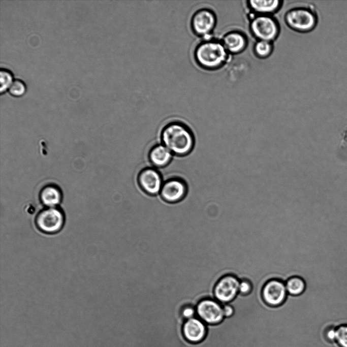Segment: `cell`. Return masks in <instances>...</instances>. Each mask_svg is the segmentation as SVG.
<instances>
[{
  "instance_id": "6da1fadb",
  "label": "cell",
  "mask_w": 347,
  "mask_h": 347,
  "mask_svg": "<svg viewBox=\"0 0 347 347\" xmlns=\"http://www.w3.org/2000/svg\"><path fill=\"white\" fill-rule=\"evenodd\" d=\"M162 144L173 154L184 156L193 150L194 135L190 129L179 122H172L166 125L161 133Z\"/></svg>"
},
{
  "instance_id": "7a4b0ae2",
  "label": "cell",
  "mask_w": 347,
  "mask_h": 347,
  "mask_svg": "<svg viewBox=\"0 0 347 347\" xmlns=\"http://www.w3.org/2000/svg\"><path fill=\"white\" fill-rule=\"evenodd\" d=\"M230 55L220 40L211 38L201 42L194 51L197 64L208 70H216L223 67L228 61Z\"/></svg>"
},
{
  "instance_id": "3957f363",
  "label": "cell",
  "mask_w": 347,
  "mask_h": 347,
  "mask_svg": "<svg viewBox=\"0 0 347 347\" xmlns=\"http://www.w3.org/2000/svg\"><path fill=\"white\" fill-rule=\"evenodd\" d=\"M249 18V28L257 40L273 42L279 33V25L272 15H253Z\"/></svg>"
},
{
  "instance_id": "277c9868",
  "label": "cell",
  "mask_w": 347,
  "mask_h": 347,
  "mask_svg": "<svg viewBox=\"0 0 347 347\" xmlns=\"http://www.w3.org/2000/svg\"><path fill=\"white\" fill-rule=\"evenodd\" d=\"M284 20L290 28L300 33L311 30L317 24V17L313 11L304 6L289 9L285 13Z\"/></svg>"
},
{
  "instance_id": "5b68a950",
  "label": "cell",
  "mask_w": 347,
  "mask_h": 347,
  "mask_svg": "<svg viewBox=\"0 0 347 347\" xmlns=\"http://www.w3.org/2000/svg\"><path fill=\"white\" fill-rule=\"evenodd\" d=\"M216 16L214 12L208 8L198 10L193 15L191 21L193 31L197 36L210 38L216 24Z\"/></svg>"
},
{
  "instance_id": "8992f818",
  "label": "cell",
  "mask_w": 347,
  "mask_h": 347,
  "mask_svg": "<svg viewBox=\"0 0 347 347\" xmlns=\"http://www.w3.org/2000/svg\"><path fill=\"white\" fill-rule=\"evenodd\" d=\"M62 212L55 207H49L40 211L36 218L37 228L46 234L58 232L64 224Z\"/></svg>"
},
{
  "instance_id": "52a82bcc",
  "label": "cell",
  "mask_w": 347,
  "mask_h": 347,
  "mask_svg": "<svg viewBox=\"0 0 347 347\" xmlns=\"http://www.w3.org/2000/svg\"><path fill=\"white\" fill-rule=\"evenodd\" d=\"M196 310L200 319L210 325L219 324L225 318L222 305L212 298L200 300L196 305Z\"/></svg>"
},
{
  "instance_id": "ba28073f",
  "label": "cell",
  "mask_w": 347,
  "mask_h": 347,
  "mask_svg": "<svg viewBox=\"0 0 347 347\" xmlns=\"http://www.w3.org/2000/svg\"><path fill=\"white\" fill-rule=\"evenodd\" d=\"M240 280L231 274L222 277L215 285L213 293L215 300L220 304L233 301L239 293Z\"/></svg>"
},
{
  "instance_id": "9c48e42d",
  "label": "cell",
  "mask_w": 347,
  "mask_h": 347,
  "mask_svg": "<svg viewBox=\"0 0 347 347\" xmlns=\"http://www.w3.org/2000/svg\"><path fill=\"white\" fill-rule=\"evenodd\" d=\"M288 293L285 282L277 279L268 281L262 290L265 302L270 306H278L286 300Z\"/></svg>"
},
{
  "instance_id": "30bf717a",
  "label": "cell",
  "mask_w": 347,
  "mask_h": 347,
  "mask_svg": "<svg viewBox=\"0 0 347 347\" xmlns=\"http://www.w3.org/2000/svg\"><path fill=\"white\" fill-rule=\"evenodd\" d=\"M187 191L186 184L182 179L173 178L163 183L160 193L164 201L173 203L182 200Z\"/></svg>"
},
{
  "instance_id": "8fae6325",
  "label": "cell",
  "mask_w": 347,
  "mask_h": 347,
  "mask_svg": "<svg viewBox=\"0 0 347 347\" xmlns=\"http://www.w3.org/2000/svg\"><path fill=\"white\" fill-rule=\"evenodd\" d=\"M138 181L142 190L151 196L159 193L163 184L161 174L153 168H146L141 171Z\"/></svg>"
},
{
  "instance_id": "7c38bea8",
  "label": "cell",
  "mask_w": 347,
  "mask_h": 347,
  "mask_svg": "<svg viewBox=\"0 0 347 347\" xmlns=\"http://www.w3.org/2000/svg\"><path fill=\"white\" fill-rule=\"evenodd\" d=\"M220 41L230 54L241 53L246 48L248 43L244 33L235 29L225 33Z\"/></svg>"
},
{
  "instance_id": "4fadbf2b",
  "label": "cell",
  "mask_w": 347,
  "mask_h": 347,
  "mask_svg": "<svg viewBox=\"0 0 347 347\" xmlns=\"http://www.w3.org/2000/svg\"><path fill=\"white\" fill-rule=\"evenodd\" d=\"M182 332L187 341L193 343H198L206 336L207 329L200 320L193 318L183 324Z\"/></svg>"
},
{
  "instance_id": "5bb4252c",
  "label": "cell",
  "mask_w": 347,
  "mask_h": 347,
  "mask_svg": "<svg viewBox=\"0 0 347 347\" xmlns=\"http://www.w3.org/2000/svg\"><path fill=\"white\" fill-rule=\"evenodd\" d=\"M283 1H248L246 5L253 15H272L278 11L282 5Z\"/></svg>"
},
{
  "instance_id": "9a60e30c",
  "label": "cell",
  "mask_w": 347,
  "mask_h": 347,
  "mask_svg": "<svg viewBox=\"0 0 347 347\" xmlns=\"http://www.w3.org/2000/svg\"><path fill=\"white\" fill-rule=\"evenodd\" d=\"M172 154L163 144H157L150 150L149 159L154 167L161 168L167 166L171 162Z\"/></svg>"
},
{
  "instance_id": "2e32d148",
  "label": "cell",
  "mask_w": 347,
  "mask_h": 347,
  "mask_svg": "<svg viewBox=\"0 0 347 347\" xmlns=\"http://www.w3.org/2000/svg\"><path fill=\"white\" fill-rule=\"evenodd\" d=\"M41 201L49 207H54L58 204L61 199L59 190L54 185H49L44 187L40 193Z\"/></svg>"
},
{
  "instance_id": "e0dca14e",
  "label": "cell",
  "mask_w": 347,
  "mask_h": 347,
  "mask_svg": "<svg viewBox=\"0 0 347 347\" xmlns=\"http://www.w3.org/2000/svg\"><path fill=\"white\" fill-rule=\"evenodd\" d=\"M288 294L297 296L301 294L305 289V282L300 277L293 276L289 278L285 283Z\"/></svg>"
},
{
  "instance_id": "ac0fdd59",
  "label": "cell",
  "mask_w": 347,
  "mask_h": 347,
  "mask_svg": "<svg viewBox=\"0 0 347 347\" xmlns=\"http://www.w3.org/2000/svg\"><path fill=\"white\" fill-rule=\"evenodd\" d=\"M273 49V45L272 42L257 40L254 44L253 50L257 57L265 58L271 55Z\"/></svg>"
},
{
  "instance_id": "d6986e66",
  "label": "cell",
  "mask_w": 347,
  "mask_h": 347,
  "mask_svg": "<svg viewBox=\"0 0 347 347\" xmlns=\"http://www.w3.org/2000/svg\"><path fill=\"white\" fill-rule=\"evenodd\" d=\"M13 81L11 72L6 69H1L0 71L1 91L3 92L9 88Z\"/></svg>"
},
{
  "instance_id": "ffe728a7",
  "label": "cell",
  "mask_w": 347,
  "mask_h": 347,
  "mask_svg": "<svg viewBox=\"0 0 347 347\" xmlns=\"http://www.w3.org/2000/svg\"><path fill=\"white\" fill-rule=\"evenodd\" d=\"M8 89L12 95L20 96L25 92L26 86L22 80L17 79L12 81Z\"/></svg>"
},
{
  "instance_id": "44dd1931",
  "label": "cell",
  "mask_w": 347,
  "mask_h": 347,
  "mask_svg": "<svg viewBox=\"0 0 347 347\" xmlns=\"http://www.w3.org/2000/svg\"><path fill=\"white\" fill-rule=\"evenodd\" d=\"M335 339L341 347H347V325L339 326L336 330Z\"/></svg>"
},
{
  "instance_id": "7402d4cb",
  "label": "cell",
  "mask_w": 347,
  "mask_h": 347,
  "mask_svg": "<svg viewBox=\"0 0 347 347\" xmlns=\"http://www.w3.org/2000/svg\"><path fill=\"white\" fill-rule=\"evenodd\" d=\"M196 312V310H195V307L193 305L188 304L182 307L180 310V314L183 318L188 320L194 318Z\"/></svg>"
},
{
  "instance_id": "603a6c76",
  "label": "cell",
  "mask_w": 347,
  "mask_h": 347,
  "mask_svg": "<svg viewBox=\"0 0 347 347\" xmlns=\"http://www.w3.org/2000/svg\"><path fill=\"white\" fill-rule=\"evenodd\" d=\"M252 290V285L250 281L246 279L240 280L239 293L242 295H247Z\"/></svg>"
},
{
  "instance_id": "cb8c5ba5",
  "label": "cell",
  "mask_w": 347,
  "mask_h": 347,
  "mask_svg": "<svg viewBox=\"0 0 347 347\" xmlns=\"http://www.w3.org/2000/svg\"><path fill=\"white\" fill-rule=\"evenodd\" d=\"M223 306L225 318H229L232 317L234 313V309L229 303L221 304Z\"/></svg>"
},
{
  "instance_id": "d4e9b609",
  "label": "cell",
  "mask_w": 347,
  "mask_h": 347,
  "mask_svg": "<svg viewBox=\"0 0 347 347\" xmlns=\"http://www.w3.org/2000/svg\"><path fill=\"white\" fill-rule=\"evenodd\" d=\"M327 337L330 340L335 339L336 332L335 330L333 329H329L327 332Z\"/></svg>"
}]
</instances>
